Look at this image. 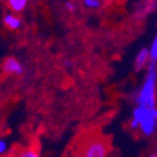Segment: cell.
Segmentation results:
<instances>
[{"label":"cell","instance_id":"1","mask_svg":"<svg viewBox=\"0 0 157 157\" xmlns=\"http://www.w3.org/2000/svg\"><path fill=\"white\" fill-rule=\"evenodd\" d=\"M131 127L133 129L140 128L145 136H152L157 127V108L137 106L133 109Z\"/></svg>","mask_w":157,"mask_h":157},{"label":"cell","instance_id":"2","mask_svg":"<svg viewBox=\"0 0 157 157\" xmlns=\"http://www.w3.org/2000/svg\"><path fill=\"white\" fill-rule=\"evenodd\" d=\"M156 88H157V65L150 63L147 67V74L141 89L136 97L138 106L156 107Z\"/></svg>","mask_w":157,"mask_h":157},{"label":"cell","instance_id":"3","mask_svg":"<svg viewBox=\"0 0 157 157\" xmlns=\"http://www.w3.org/2000/svg\"><path fill=\"white\" fill-rule=\"evenodd\" d=\"M107 142L102 138H94L86 145L82 157H107Z\"/></svg>","mask_w":157,"mask_h":157},{"label":"cell","instance_id":"4","mask_svg":"<svg viewBox=\"0 0 157 157\" xmlns=\"http://www.w3.org/2000/svg\"><path fill=\"white\" fill-rule=\"evenodd\" d=\"M23 71V64L14 57H8L3 63V72L6 75H20Z\"/></svg>","mask_w":157,"mask_h":157},{"label":"cell","instance_id":"5","mask_svg":"<svg viewBox=\"0 0 157 157\" xmlns=\"http://www.w3.org/2000/svg\"><path fill=\"white\" fill-rule=\"evenodd\" d=\"M151 63V58H150V49L148 48H142L135 59V68L136 71H141L142 68H145L147 63Z\"/></svg>","mask_w":157,"mask_h":157},{"label":"cell","instance_id":"6","mask_svg":"<svg viewBox=\"0 0 157 157\" xmlns=\"http://www.w3.org/2000/svg\"><path fill=\"white\" fill-rule=\"evenodd\" d=\"M4 25L10 30H18L21 27V19L15 13H9L4 17Z\"/></svg>","mask_w":157,"mask_h":157},{"label":"cell","instance_id":"7","mask_svg":"<svg viewBox=\"0 0 157 157\" xmlns=\"http://www.w3.org/2000/svg\"><path fill=\"white\" fill-rule=\"evenodd\" d=\"M28 0H6V5L13 13H21L27 8Z\"/></svg>","mask_w":157,"mask_h":157},{"label":"cell","instance_id":"8","mask_svg":"<svg viewBox=\"0 0 157 157\" xmlns=\"http://www.w3.org/2000/svg\"><path fill=\"white\" fill-rule=\"evenodd\" d=\"M150 58H151V63H156L157 62V34L153 38L152 44L150 47Z\"/></svg>","mask_w":157,"mask_h":157},{"label":"cell","instance_id":"9","mask_svg":"<svg viewBox=\"0 0 157 157\" xmlns=\"http://www.w3.org/2000/svg\"><path fill=\"white\" fill-rule=\"evenodd\" d=\"M83 5L87 8V9H99L102 3H101V0H83Z\"/></svg>","mask_w":157,"mask_h":157},{"label":"cell","instance_id":"10","mask_svg":"<svg viewBox=\"0 0 157 157\" xmlns=\"http://www.w3.org/2000/svg\"><path fill=\"white\" fill-rule=\"evenodd\" d=\"M18 157H40V155L35 148H25L19 153Z\"/></svg>","mask_w":157,"mask_h":157},{"label":"cell","instance_id":"11","mask_svg":"<svg viewBox=\"0 0 157 157\" xmlns=\"http://www.w3.org/2000/svg\"><path fill=\"white\" fill-rule=\"evenodd\" d=\"M6 148H8V143H6V141L4 138H2V140H0V153L4 155Z\"/></svg>","mask_w":157,"mask_h":157},{"label":"cell","instance_id":"12","mask_svg":"<svg viewBox=\"0 0 157 157\" xmlns=\"http://www.w3.org/2000/svg\"><path fill=\"white\" fill-rule=\"evenodd\" d=\"M65 8H67V10H68L69 13H74V11H75V5H74V3H72V2H68L67 4H65Z\"/></svg>","mask_w":157,"mask_h":157},{"label":"cell","instance_id":"13","mask_svg":"<svg viewBox=\"0 0 157 157\" xmlns=\"http://www.w3.org/2000/svg\"><path fill=\"white\" fill-rule=\"evenodd\" d=\"M148 157H157V155H156V153H155V152H153V153H151V155H150V156H148Z\"/></svg>","mask_w":157,"mask_h":157},{"label":"cell","instance_id":"14","mask_svg":"<svg viewBox=\"0 0 157 157\" xmlns=\"http://www.w3.org/2000/svg\"><path fill=\"white\" fill-rule=\"evenodd\" d=\"M155 153H156V155H157V150H156V151H155Z\"/></svg>","mask_w":157,"mask_h":157}]
</instances>
